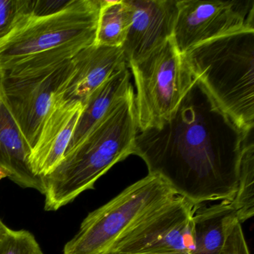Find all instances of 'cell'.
<instances>
[{
  "label": "cell",
  "instance_id": "30bf717a",
  "mask_svg": "<svg viewBox=\"0 0 254 254\" xmlns=\"http://www.w3.org/2000/svg\"><path fill=\"white\" fill-rule=\"evenodd\" d=\"M83 109L81 102L55 101L29 154V166L35 175H50L63 160Z\"/></svg>",
  "mask_w": 254,
  "mask_h": 254
},
{
  "label": "cell",
  "instance_id": "52a82bcc",
  "mask_svg": "<svg viewBox=\"0 0 254 254\" xmlns=\"http://www.w3.org/2000/svg\"><path fill=\"white\" fill-rule=\"evenodd\" d=\"M254 30V0H177L172 40L185 55L197 46Z\"/></svg>",
  "mask_w": 254,
  "mask_h": 254
},
{
  "label": "cell",
  "instance_id": "5b68a950",
  "mask_svg": "<svg viewBox=\"0 0 254 254\" xmlns=\"http://www.w3.org/2000/svg\"><path fill=\"white\" fill-rule=\"evenodd\" d=\"M102 3V0H69L53 14L26 16L0 40V70L61 47L93 45Z\"/></svg>",
  "mask_w": 254,
  "mask_h": 254
},
{
  "label": "cell",
  "instance_id": "ffe728a7",
  "mask_svg": "<svg viewBox=\"0 0 254 254\" xmlns=\"http://www.w3.org/2000/svg\"><path fill=\"white\" fill-rule=\"evenodd\" d=\"M221 254H251L242 223L235 218L227 227Z\"/></svg>",
  "mask_w": 254,
  "mask_h": 254
},
{
  "label": "cell",
  "instance_id": "9c48e42d",
  "mask_svg": "<svg viewBox=\"0 0 254 254\" xmlns=\"http://www.w3.org/2000/svg\"><path fill=\"white\" fill-rule=\"evenodd\" d=\"M72 60L20 76L6 77L2 73L8 107L30 149L36 142L59 89L70 73Z\"/></svg>",
  "mask_w": 254,
  "mask_h": 254
},
{
  "label": "cell",
  "instance_id": "3957f363",
  "mask_svg": "<svg viewBox=\"0 0 254 254\" xmlns=\"http://www.w3.org/2000/svg\"><path fill=\"white\" fill-rule=\"evenodd\" d=\"M215 105L246 134L254 126V30L226 35L184 55Z\"/></svg>",
  "mask_w": 254,
  "mask_h": 254
},
{
  "label": "cell",
  "instance_id": "e0dca14e",
  "mask_svg": "<svg viewBox=\"0 0 254 254\" xmlns=\"http://www.w3.org/2000/svg\"><path fill=\"white\" fill-rule=\"evenodd\" d=\"M248 137L242 147L237 191L232 201L242 224L254 215V143L252 139L248 140Z\"/></svg>",
  "mask_w": 254,
  "mask_h": 254
},
{
  "label": "cell",
  "instance_id": "6da1fadb",
  "mask_svg": "<svg viewBox=\"0 0 254 254\" xmlns=\"http://www.w3.org/2000/svg\"><path fill=\"white\" fill-rule=\"evenodd\" d=\"M249 135L218 108L194 78L169 121L137 134L133 154L145 162L149 175L194 204L233 201L242 147Z\"/></svg>",
  "mask_w": 254,
  "mask_h": 254
},
{
  "label": "cell",
  "instance_id": "603a6c76",
  "mask_svg": "<svg viewBox=\"0 0 254 254\" xmlns=\"http://www.w3.org/2000/svg\"><path fill=\"white\" fill-rule=\"evenodd\" d=\"M105 254H145V253H134V254H124V253H118L116 251H109Z\"/></svg>",
  "mask_w": 254,
  "mask_h": 254
},
{
  "label": "cell",
  "instance_id": "8992f818",
  "mask_svg": "<svg viewBox=\"0 0 254 254\" xmlns=\"http://www.w3.org/2000/svg\"><path fill=\"white\" fill-rule=\"evenodd\" d=\"M127 66L136 87L138 130L161 127L174 115L194 83L185 57L171 38Z\"/></svg>",
  "mask_w": 254,
  "mask_h": 254
},
{
  "label": "cell",
  "instance_id": "cb8c5ba5",
  "mask_svg": "<svg viewBox=\"0 0 254 254\" xmlns=\"http://www.w3.org/2000/svg\"><path fill=\"white\" fill-rule=\"evenodd\" d=\"M5 178H8V175H7V174L5 173V172L3 170V169H2L1 168H0V181Z\"/></svg>",
  "mask_w": 254,
  "mask_h": 254
},
{
  "label": "cell",
  "instance_id": "ac0fdd59",
  "mask_svg": "<svg viewBox=\"0 0 254 254\" xmlns=\"http://www.w3.org/2000/svg\"><path fill=\"white\" fill-rule=\"evenodd\" d=\"M0 254H44L36 238L26 230L8 229L0 238Z\"/></svg>",
  "mask_w": 254,
  "mask_h": 254
},
{
  "label": "cell",
  "instance_id": "277c9868",
  "mask_svg": "<svg viewBox=\"0 0 254 254\" xmlns=\"http://www.w3.org/2000/svg\"><path fill=\"white\" fill-rule=\"evenodd\" d=\"M176 196L159 177L149 175L90 212L64 254H105L144 220Z\"/></svg>",
  "mask_w": 254,
  "mask_h": 254
},
{
  "label": "cell",
  "instance_id": "4fadbf2b",
  "mask_svg": "<svg viewBox=\"0 0 254 254\" xmlns=\"http://www.w3.org/2000/svg\"><path fill=\"white\" fill-rule=\"evenodd\" d=\"M30 151L8 107L0 71V168L22 188L33 189L44 194L43 178L35 175L29 166Z\"/></svg>",
  "mask_w": 254,
  "mask_h": 254
},
{
  "label": "cell",
  "instance_id": "7402d4cb",
  "mask_svg": "<svg viewBox=\"0 0 254 254\" xmlns=\"http://www.w3.org/2000/svg\"><path fill=\"white\" fill-rule=\"evenodd\" d=\"M9 227L8 226L5 225V223L2 221V219L0 218V238L2 237V235L4 233H6L8 231Z\"/></svg>",
  "mask_w": 254,
  "mask_h": 254
},
{
  "label": "cell",
  "instance_id": "2e32d148",
  "mask_svg": "<svg viewBox=\"0 0 254 254\" xmlns=\"http://www.w3.org/2000/svg\"><path fill=\"white\" fill-rule=\"evenodd\" d=\"M132 19L133 9L129 0H102L94 44L122 48Z\"/></svg>",
  "mask_w": 254,
  "mask_h": 254
},
{
  "label": "cell",
  "instance_id": "5bb4252c",
  "mask_svg": "<svg viewBox=\"0 0 254 254\" xmlns=\"http://www.w3.org/2000/svg\"><path fill=\"white\" fill-rule=\"evenodd\" d=\"M236 218L232 201L197 206L193 215V247L189 254H221L227 227Z\"/></svg>",
  "mask_w": 254,
  "mask_h": 254
},
{
  "label": "cell",
  "instance_id": "7c38bea8",
  "mask_svg": "<svg viewBox=\"0 0 254 254\" xmlns=\"http://www.w3.org/2000/svg\"><path fill=\"white\" fill-rule=\"evenodd\" d=\"M127 66L123 49L93 45L78 53L56 100L87 102L90 95L116 72Z\"/></svg>",
  "mask_w": 254,
  "mask_h": 254
},
{
  "label": "cell",
  "instance_id": "7a4b0ae2",
  "mask_svg": "<svg viewBox=\"0 0 254 254\" xmlns=\"http://www.w3.org/2000/svg\"><path fill=\"white\" fill-rule=\"evenodd\" d=\"M138 130L132 86L85 137L65 154L59 166L42 178L45 210H59L94 189L98 180L114 165L133 154Z\"/></svg>",
  "mask_w": 254,
  "mask_h": 254
},
{
  "label": "cell",
  "instance_id": "44dd1931",
  "mask_svg": "<svg viewBox=\"0 0 254 254\" xmlns=\"http://www.w3.org/2000/svg\"><path fill=\"white\" fill-rule=\"evenodd\" d=\"M69 2V0H32V14L49 15L62 9Z\"/></svg>",
  "mask_w": 254,
  "mask_h": 254
},
{
  "label": "cell",
  "instance_id": "ba28073f",
  "mask_svg": "<svg viewBox=\"0 0 254 254\" xmlns=\"http://www.w3.org/2000/svg\"><path fill=\"white\" fill-rule=\"evenodd\" d=\"M195 205L176 195L125 236L111 251L189 254L193 247Z\"/></svg>",
  "mask_w": 254,
  "mask_h": 254
},
{
  "label": "cell",
  "instance_id": "9a60e30c",
  "mask_svg": "<svg viewBox=\"0 0 254 254\" xmlns=\"http://www.w3.org/2000/svg\"><path fill=\"white\" fill-rule=\"evenodd\" d=\"M131 87L130 73L126 66L110 77L90 95L84 105L82 114L66 153L75 148L85 137L108 110Z\"/></svg>",
  "mask_w": 254,
  "mask_h": 254
},
{
  "label": "cell",
  "instance_id": "8fae6325",
  "mask_svg": "<svg viewBox=\"0 0 254 254\" xmlns=\"http://www.w3.org/2000/svg\"><path fill=\"white\" fill-rule=\"evenodd\" d=\"M131 26L123 49L127 65L142 59L172 38L177 0H129Z\"/></svg>",
  "mask_w": 254,
  "mask_h": 254
},
{
  "label": "cell",
  "instance_id": "d6986e66",
  "mask_svg": "<svg viewBox=\"0 0 254 254\" xmlns=\"http://www.w3.org/2000/svg\"><path fill=\"white\" fill-rule=\"evenodd\" d=\"M32 14V0H0V40Z\"/></svg>",
  "mask_w": 254,
  "mask_h": 254
}]
</instances>
